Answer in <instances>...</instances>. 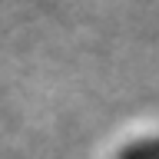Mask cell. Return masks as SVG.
Returning <instances> with one entry per match:
<instances>
[{
  "label": "cell",
  "instance_id": "6da1fadb",
  "mask_svg": "<svg viewBox=\"0 0 159 159\" xmlns=\"http://www.w3.org/2000/svg\"><path fill=\"white\" fill-rule=\"evenodd\" d=\"M119 159H159V136L156 139H146V143H133V146H126Z\"/></svg>",
  "mask_w": 159,
  "mask_h": 159
}]
</instances>
